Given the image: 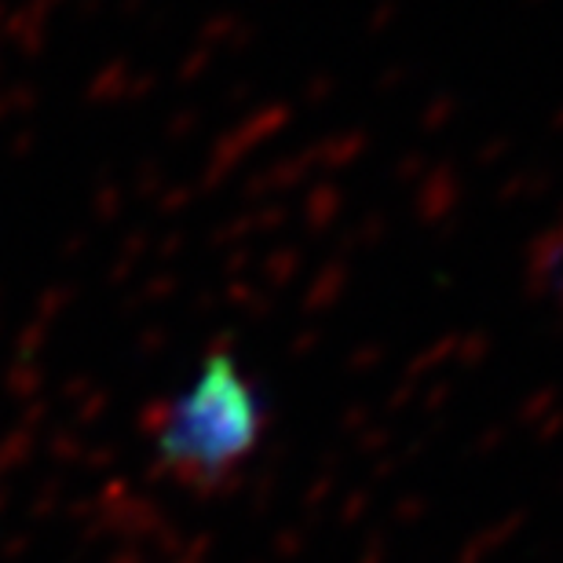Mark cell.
Instances as JSON below:
<instances>
[{
    "label": "cell",
    "instance_id": "cell-1",
    "mask_svg": "<svg viewBox=\"0 0 563 563\" xmlns=\"http://www.w3.org/2000/svg\"><path fill=\"white\" fill-rule=\"evenodd\" d=\"M267 410L239 358L212 352L184 396L168 399L154 418V454L176 483L190 490H223L256 454Z\"/></svg>",
    "mask_w": 563,
    "mask_h": 563
}]
</instances>
